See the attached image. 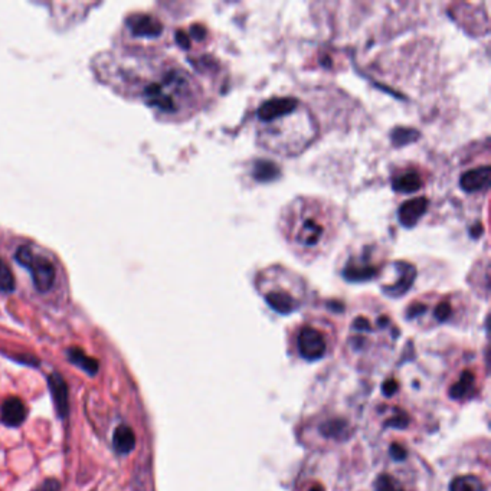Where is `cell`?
Returning a JSON list of instances; mask_svg holds the SVG:
<instances>
[{
	"label": "cell",
	"instance_id": "f1b7e54d",
	"mask_svg": "<svg viewBox=\"0 0 491 491\" xmlns=\"http://www.w3.org/2000/svg\"><path fill=\"white\" fill-rule=\"evenodd\" d=\"M312 491H324L321 487H314Z\"/></svg>",
	"mask_w": 491,
	"mask_h": 491
},
{
	"label": "cell",
	"instance_id": "8992f818",
	"mask_svg": "<svg viewBox=\"0 0 491 491\" xmlns=\"http://www.w3.org/2000/svg\"><path fill=\"white\" fill-rule=\"evenodd\" d=\"M382 253L373 244L363 245L360 249L350 253L343 268V276L349 281H368L379 274L384 268Z\"/></svg>",
	"mask_w": 491,
	"mask_h": 491
},
{
	"label": "cell",
	"instance_id": "7c38bea8",
	"mask_svg": "<svg viewBox=\"0 0 491 491\" xmlns=\"http://www.w3.org/2000/svg\"><path fill=\"white\" fill-rule=\"evenodd\" d=\"M422 173L415 168L399 169L392 179V186L399 193H415L422 188Z\"/></svg>",
	"mask_w": 491,
	"mask_h": 491
},
{
	"label": "cell",
	"instance_id": "44dd1931",
	"mask_svg": "<svg viewBox=\"0 0 491 491\" xmlns=\"http://www.w3.org/2000/svg\"><path fill=\"white\" fill-rule=\"evenodd\" d=\"M15 289V278L10 268L0 260V291L3 293H12Z\"/></svg>",
	"mask_w": 491,
	"mask_h": 491
},
{
	"label": "cell",
	"instance_id": "7402d4cb",
	"mask_svg": "<svg viewBox=\"0 0 491 491\" xmlns=\"http://www.w3.org/2000/svg\"><path fill=\"white\" fill-rule=\"evenodd\" d=\"M376 491H405L396 479L389 474H380L376 479Z\"/></svg>",
	"mask_w": 491,
	"mask_h": 491
},
{
	"label": "cell",
	"instance_id": "4fadbf2b",
	"mask_svg": "<svg viewBox=\"0 0 491 491\" xmlns=\"http://www.w3.org/2000/svg\"><path fill=\"white\" fill-rule=\"evenodd\" d=\"M26 413H28L26 408L21 399L16 398V396H10L6 399L3 407H2V416L0 418H2V422L6 427L15 428V427H19L25 422Z\"/></svg>",
	"mask_w": 491,
	"mask_h": 491
},
{
	"label": "cell",
	"instance_id": "8fae6325",
	"mask_svg": "<svg viewBox=\"0 0 491 491\" xmlns=\"http://www.w3.org/2000/svg\"><path fill=\"white\" fill-rule=\"evenodd\" d=\"M130 32L140 38H156L163 30V25L150 15H133L127 21Z\"/></svg>",
	"mask_w": 491,
	"mask_h": 491
},
{
	"label": "cell",
	"instance_id": "d4e9b609",
	"mask_svg": "<svg viewBox=\"0 0 491 491\" xmlns=\"http://www.w3.org/2000/svg\"><path fill=\"white\" fill-rule=\"evenodd\" d=\"M60 490H61L60 481L55 479H49V480H45L41 485L36 487L33 491H60Z\"/></svg>",
	"mask_w": 491,
	"mask_h": 491
},
{
	"label": "cell",
	"instance_id": "ffe728a7",
	"mask_svg": "<svg viewBox=\"0 0 491 491\" xmlns=\"http://www.w3.org/2000/svg\"><path fill=\"white\" fill-rule=\"evenodd\" d=\"M432 314H434V319L436 321H440V323H444V321L449 320L452 317V314H454V307H452L451 300L443 298V300L436 301L434 304Z\"/></svg>",
	"mask_w": 491,
	"mask_h": 491
},
{
	"label": "cell",
	"instance_id": "9c48e42d",
	"mask_svg": "<svg viewBox=\"0 0 491 491\" xmlns=\"http://www.w3.org/2000/svg\"><path fill=\"white\" fill-rule=\"evenodd\" d=\"M393 271H395L393 281L385 284L384 289H385V293H388L389 296H395V297L402 296L407 293L408 288L413 283L415 269L409 264L396 262V264H393Z\"/></svg>",
	"mask_w": 491,
	"mask_h": 491
},
{
	"label": "cell",
	"instance_id": "277c9868",
	"mask_svg": "<svg viewBox=\"0 0 491 491\" xmlns=\"http://www.w3.org/2000/svg\"><path fill=\"white\" fill-rule=\"evenodd\" d=\"M149 105L166 114H176L181 110L184 102H193L195 88L192 80L181 71H170L161 82L152 84L145 89Z\"/></svg>",
	"mask_w": 491,
	"mask_h": 491
},
{
	"label": "cell",
	"instance_id": "ba28073f",
	"mask_svg": "<svg viewBox=\"0 0 491 491\" xmlns=\"http://www.w3.org/2000/svg\"><path fill=\"white\" fill-rule=\"evenodd\" d=\"M48 386L58 416L65 420L69 413V391L65 379L60 373H52L48 377Z\"/></svg>",
	"mask_w": 491,
	"mask_h": 491
},
{
	"label": "cell",
	"instance_id": "30bf717a",
	"mask_svg": "<svg viewBox=\"0 0 491 491\" xmlns=\"http://www.w3.org/2000/svg\"><path fill=\"white\" fill-rule=\"evenodd\" d=\"M490 185V166L483 165L465 170L460 177V186L467 193H479Z\"/></svg>",
	"mask_w": 491,
	"mask_h": 491
},
{
	"label": "cell",
	"instance_id": "2e32d148",
	"mask_svg": "<svg viewBox=\"0 0 491 491\" xmlns=\"http://www.w3.org/2000/svg\"><path fill=\"white\" fill-rule=\"evenodd\" d=\"M66 357L72 363V365L78 366L80 369L87 372L89 376L97 375V372L100 369L98 360H96L94 357H89L84 350H81L78 348L68 349L66 350Z\"/></svg>",
	"mask_w": 491,
	"mask_h": 491
},
{
	"label": "cell",
	"instance_id": "6da1fadb",
	"mask_svg": "<svg viewBox=\"0 0 491 491\" xmlns=\"http://www.w3.org/2000/svg\"><path fill=\"white\" fill-rule=\"evenodd\" d=\"M339 213L324 199L300 196L281 213L280 229L285 244L300 260L312 262L334 242L339 231Z\"/></svg>",
	"mask_w": 491,
	"mask_h": 491
},
{
	"label": "cell",
	"instance_id": "ac0fdd59",
	"mask_svg": "<svg viewBox=\"0 0 491 491\" xmlns=\"http://www.w3.org/2000/svg\"><path fill=\"white\" fill-rule=\"evenodd\" d=\"M320 432L327 438L341 440L344 435H349V425L343 420H329L320 427Z\"/></svg>",
	"mask_w": 491,
	"mask_h": 491
},
{
	"label": "cell",
	"instance_id": "7a4b0ae2",
	"mask_svg": "<svg viewBox=\"0 0 491 491\" xmlns=\"http://www.w3.org/2000/svg\"><path fill=\"white\" fill-rule=\"evenodd\" d=\"M257 139L278 156H297L319 136V124L305 104L294 97H274L257 111Z\"/></svg>",
	"mask_w": 491,
	"mask_h": 491
},
{
	"label": "cell",
	"instance_id": "4316f807",
	"mask_svg": "<svg viewBox=\"0 0 491 491\" xmlns=\"http://www.w3.org/2000/svg\"><path fill=\"white\" fill-rule=\"evenodd\" d=\"M382 391H384V393L389 398L392 395H395L398 392V384L395 380H388L384 384V388H382Z\"/></svg>",
	"mask_w": 491,
	"mask_h": 491
},
{
	"label": "cell",
	"instance_id": "5bb4252c",
	"mask_svg": "<svg viewBox=\"0 0 491 491\" xmlns=\"http://www.w3.org/2000/svg\"><path fill=\"white\" fill-rule=\"evenodd\" d=\"M428 209V201L424 197H415L411 201L405 202L401 208H399V220H401L402 225L405 226H413L420 217L427 212Z\"/></svg>",
	"mask_w": 491,
	"mask_h": 491
},
{
	"label": "cell",
	"instance_id": "3957f363",
	"mask_svg": "<svg viewBox=\"0 0 491 491\" xmlns=\"http://www.w3.org/2000/svg\"><path fill=\"white\" fill-rule=\"evenodd\" d=\"M257 287L268 305L280 314L296 312L305 296L303 278L281 265L262 269L257 277Z\"/></svg>",
	"mask_w": 491,
	"mask_h": 491
},
{
	"label": "cell",
	"instance_id": "5b68a950",
	"mask_svg": "<svg viewBox=\"0 0 491 491\" xmlns=\"http://www.w3.org/2000/svg\"><path fill=\"white\" fill-rule=\"evenodd\" d=\"M16 261L22 267L28 268L32 276V281L35 288L39 293H46L55 284L57 278V269L53 267L49 258H46L42 253L36 252L29 245H22L16 251Z\"/></svg>",
	"mask_w": 491,
	"mask_h": 491
},
{
	"label": "cell",
	"instance_id": "83f0119b",
	"mask_svg": "<svg viewBox=\"0 0 491 491\" xmlns=\"http://www.w3.org/2000/svg\"><path fill=\"white\" fill-rule=\"evenodd\" d=\"M177 42H179V45H180L181 48H189V45H190L189 36L185 35L184 32H179V33H177Z\"/></svg>",
	"mask_w": 491,
	"mask_h": 491
},
{
	"label": "cell",
	"instance_id": "9a60e30c",
	"mask_svg": "<svg viewBox=\"0 0 491 491\" xmlns=\"http://www.w3.org/2000/svg\"><path fill=\"white\" fill-rule=\"evenodd\" d=\"M113 447L120 456H127L136 448V435L127 425H120L113 435Z\"/></svg>",
	"mask_w": 491,
	"mask_h": 491
},
{
	"label": "cell",
	"instance_id": "484cf974",
	"mask_svg": "<svg viewBox=\"0 0 491 491\" xmlns=\"http://www.w3.org/2000/svg\"><path fill=\"white\" fill-rule=\"evenodd\" d=\"M389 452H391L392 458L396 460V461H404L407 458V456H408V451L402 445H398V444H393L391 447Z\"/></svg>",
	"mask_w": 491,
	"mask_h": 491
},
{
	"label": "cell",
	"instance_id": "52a82bcc",
	"mask_svg": "<svg viewBox=\"0 0 491 491\" xmlns=\"http://www.w3.org/2000/svg\"><path fill=\"white\" fill-rule=\"evenodd\" d=\"M297 349L301 357L307 360H319L325 355L327 341L321 330L314 325H304L297 334Z\"/></svg>",
	"mask_w": 491,
	"mask_h": 491
},
{
	"label": "cell",
	"instance_id": "e0dca14e",
	"mask_svg": "<svg viewBox=\"0 0 491 491\" xmlns=\"http://www.w3.org/2000/svg\"><path fill=\"white\" fill-rule=\"evenodd\" d=\"M449 491H485V485L477 476H461L451 481Z\"/></svg>",
	"mask_w": 491,
	"mask_h": 491
},
{
	"label": "cell",
	"instance_id": "603a6c76",
	"mask_svg": "<svg viewBox=\"0 0 491 491\" xmlns=\"http://www.w3.org/2000/svg\"><path fill=\"white\" fill-rule=\"evenodd\" d=\"M278 169H276L274 165H271V163H258L257 165V169L256 172H253V175H256V177L258 180H271V179H274L276 175H278Z\"/></svg>",
	"mask_w": 491,
	"mask_h": 491
},
{
	"label": "cell",
	"instance_id": "d6986e66",
	"mask_svg": "<svg viewBox=\"0 0 491 491\" xmlns=\"http://www.w3.org/2000/svg\"><path fill=\"white\" fill-rule=\"evenodd\" d=\"M474 385H476L474 376H472L470 372H464V373L461 375V377L458 379L457 384L451 388L449 395H451V398H454V399L467 398V396L471 393V391L474 389Z\"/></svg>",
	"mask_w": 491,
	"mask_h": 491
},
{
	"label": "cell",
	"instance_id": "cb8c5ba5",
	"mask_svg": "<svg viewBox=\"0 0 491 491\" xmlns=\"http://www.w3.org/2000/svg\"><path fill=\"white\" fill-rule=\"evenodd\" d=\"M386 425H388V427H392V428H399V429L407 428V427L409 425V416H408L405 412L399 411L396 415H393V416L389 418Z\"/></svg>",
	"mask_w": 491,
	"mask_h": 491
}]
</instances>
